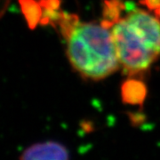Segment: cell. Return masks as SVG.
I'll use <instances>...</instances> for the list:
<instances>
[{
	"label": "cell",
	"mask_w": 160,
	"mask_h": 160,
	"mask_svg": "<svg viewBox=\"0 0 160 160\" xmlns=\"http://www.w3.org/2000/svg\"><path fill=\"white\" fill-rule=\"evenodd\" d=\"M102 22L113 37L120 68L128 76L145 72L160 58V17L122 0H106Z\"/></svg>",
	"instance_id": "1"
},
{
	"label": "cell",
	"mask_w": 160,
	"mask_h": 160,
	"mask_svg": "<svg viewBox=\"0 0 160 160\" xmlns=\"http://www.w3.org/2000/svg\"><path fill=\"white\" fill-rule=\"evenodd\" d=\"M53 22L64 39L69 63L81 77L99 81L119 69L113 37L102 22H82L65 12H59Z\"/></svg>",
	"instance_id": "2"
},
{
	"label": "cell",
	"mask_w": 160,
	"mask_h": 160,
	"mask_svg": "<svg viewBox=\"0 0 160 160\" xmlns=\"http://www.w3.org/2000/svg\"><path fill=\"white\" fill-rule=\"evenodd\" d=\"M69 151L60 143L46 142L34 144L23 151L22 160H59L67 159Z\"/></svg>",
	"instance_id": "3"
}]
</instances>
